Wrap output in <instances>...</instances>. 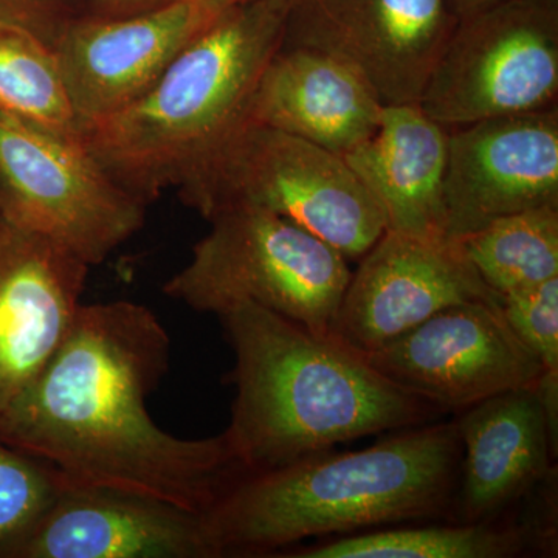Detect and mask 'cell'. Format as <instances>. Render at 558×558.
Returning a JSON list of instances; mask_svg holds the SVG:
<instances>
[{
    "mask_svg": "<svg viewBox=\"0 0 558 558\" xmlns=\"http://www.w3.org/2000/svg\"><path fill=\"white\" fill-rule=\"evenodd\" d=\"M197 2H201L202 5L207 7L209 11L220 16V14L227 13V11L253 2V0H197Z\"/></svg>",
    "mask_w": 558,
    "mask_h": 558,
    "instance_id": "27",
    "label": "cell"
},
{
    "mask_svg": "<svg viewBox=\"0 0 558 558\" xmlns=\"http://www.w3.org/2000/svg\"><path fill=\"white\" fill-rule=\"evenodd\" d=\"M218 317L234 352L227 379L236 389L222 435L242 475L429 424L444 413L329 332L248 303Z\"/></svg>",
    "mask_w": 558,
    "mask_h": 558,
    "instance_id": "2",
    "label": "cell"
},
{
    "mask_svg": "<svg viewBox=\"0 0 558 558\" xmlns=\"http://www.w3.org/2000/svg\"><path fill=\"white\" fill-rule=\"evenodd\" d=\"M83 16V0H0V17L35 32L51 46L70 22Z\"/></svg>",
    "mask_w": 558,
    "mask_h": 558,
    "instance_id": "24",
    "label": "cell"
},
{
    "mask_svg": "<svg viewBox=\"0 0 558 558\" xmlns=\"http://www.w3.org/2000/svg\"><path fill=\"white\" fill-rule=\"evenodd\" d=\"M269 9L277 11V13L286 16L288 11L292 9L293 5L300 2V0H263Z\"/></svg>",
    "mask_w": 558,
    "mask_h": 558,
    "instance_id": "28",
    "label": "cell"
},
{
    "mask_svg": "<svg viewBox=\"0 0 558 558\" xmlns=\"http://www.w3.org/2000/svg\"><path fill=\"white\" fill-rule=\"evenodd\" d=\"M284 20L263 0L227 11L145 94L84 126L87 148L146 205L178 189L245 120L260 73L281 49Z\"/></svg>",
    "mask_w": 558,
    "mask_h": 558,
    "instance_id": "4",
    "label": "cell"
},
{
    "mask_svg": "<svg viewBox=\"0 0 558 558\" xmlns=\"http://www.w3.org/2000/svg\"><path fill=\"white\" fill-rule=\"evenodd\" d=\"M558 0H499L459 17L421 108L447 128L557 106Z\"/></svg>",
    "mask_w": 558,
    "mask_h": 558,
    "instance_id": "8",
    "label": "cell"
},
{
    "mask_svg": "<svg viewBox=\"0 0 558 558\" xmlns=\"http://www.w3.org/2000/svg\"><path fill=\"white\" fill-rule=\"evenodd\" d=\"M457 421L399 429L366 449L238 476L207 512L216 557H275L307 538L457 515Z\"/></svg>",
    "mask_w": 558,
    "mask_h": 558,
    "instance_id": "3",
    "label": "cell"
},
{
    "mask_svg": "<svg viewBox=\"0 0 558 558\" xmlns=\"http://www.w3.org/2000/svg\"><path fill=\"white\" fill-rule=\"evenodd\" d=\"M17 558H218L202 513L160 499L80 486L60 497Z\"/></svg>",
    "mask_w": 558,
    "mask_h": 558,
    "instance_id": "15",
    "label": "cell"
},
{
    "mask_svg": "<svg viewBox=\"0 0 558 558\" xmlns=\"http://www.w3.org/2000/svg\"><path fill=\"white\" fill-rule=\"evenodd\" d=\"M84 16L95 20H116L160 9L174 0H83Z\"/></svg>",
    "mask_w": 558,
    "mask_h": 558,
    "instance_id": "25",
    "label": "cell"
},
{
    "mask_svg": "<svg viewBox=\"0 0 558 558\" xmlns=\"http://www.w3.org/2000/svg\"><path fill=\"white\" fill-rule=\"evenodd\" d=\"M457 520L487 523L549 478L556 451L535 384L462 411Z\"/></svg>",
    "mask_w": 558,
    "mask_h": 558,
    "instance_id": "16",
    "label": "cell"
},
{
    "mask_svg": "<svg viewBox=\"0 0 558 558\" xmlns=\"http://www.w3.org/2000/svg\"><path fill=\"white\" fill-rule=\"evenodd\" d=\"M381 105L343 62L306 47H282L267 62L245 120L347 156L373 137Z\"/></svg>",
    "mask_w": 558,
    "mask_h": 558,
    "instance_id": "17",
    "label": "cell"
},
{
    "mask_svg": "<svg viewBox=\"0 0 558 558\" xmlns=\"http://www.w3.org/2000/svg\"><path fill=\"white\" fill-rule=\"evenodd\" d=\"M444 199L447 236L492 220L558 207V109L449 128Z\"/></svg>",
    "mask_w": 558,
    "mask_h": 558,
    "instance_id": "12",
    "label": "cell"
},
{
    "mask_svg": "<svg viewBox=\"0 0 558 558\" xmlns=\"http://www.w3.org/2000/svg\"><path fill=\"white\" fill-rule=\"evenodd\" d=\"M447 156L449 128L428 117L421 105H391L381 109L373 137L343 157L379 205L387 230L449 240Z\"/></svg>",
    "mask_w": 558,
    "mask_h": 558,
    "instance_id": "18",
    "label": "cell"
},
{
    "mask_svg": "<svg viewBox=\"0 0 558 558\" xmlns=\"http://www.w3.org/2000/svg\"><path fill=\"white\" fill-rule=\"evenodd\" d=\"M359 260L329 333L362 355L446 307L501 300L481 279L458 240H422L385 230Z\"/></svg>",
    "mask_w": 558,
    "mask_h": 558,
    "instance_id": "11",
    "label": "cell"
},
{
    "mask_svg": "<svg viewBox=\"0 0 558 558\" xmlns=\"http://www.w3.org/2000/svg\"><path fill=\"white\" fill-rule=\"evenodd\" d=\"M458 241L499 299L558 277V207L502 216Z\"/></svg>",
    "mask_w": 558,
    "mask_h": 558,
    "instance_id": "20",
    "label": "cell"
},
{
    "mask_svg": "<svg viewBox=\"0 0 558 558\" xmlns=\"http://www.w3.org/2000/svg\"><path fill=\"white\" fill-rule=\"evenodd\" d=\"M178 189L202 218L230 207L266 209L348 260L362 258L387 230L343 156L255 121L234 128Z\"/></svg>",
    "mask_w": 558,
    "mask_h": 558,
    "instance_id": "5",
    "label": "cell"
},
{
    "mask_svg": "<svg viewBox=\"0 0 558 558\" xmlns=\"http://www.w3.org/2000/svg\"><path fill=\"white\" fill-rule=\"evenodd\" d=\"M165 295L220 315L255 304L328 333L348 288L349 260L296 223L255 207L219 209Z\"/></svg>",
    "mask_w": 558,
    "mask_h": 558,
    "instance_id": "6",
    "label": "cell"
},
{
    "mask_svg": "<svg viewBox=\"0 0 558 558\" xmlns=\"http://www.w3.org/2000/svg\"><path fill=\"white\" fill-rule=\"evenodd\" d=\"M553 538L538 520L524 524H399L343 535L278 558H512Z\"/></svg>",
    "mask_w": 558,
    "mask_h": 558,
    "instance_id": "19",
    "label": "cell"
},
{
    "mask_svg": "<svg viewBox=\"0 0 558 558\" xmlns=\"http://www.w3.org/2000/svg\"><path fill=\"white\" fill-rule=\"evenodd\" d=\"M0 112L62 134H81L57 50L35 32L0 17Z\"/></svg>",
    "mask_w": 558,
    "mask_h": 558,
    "instance_id": "21",
    "label": "cell"
},
{
    "mask_svg": "<svg viewBox=\"0 0 558 558\" xmlns=\"http://www.w3.org/2000/svg\"><path fill=\"white\" fill-rule=\"evenodd\" d=\"M146 207L81 134L0 112V209L94 267L142 230Z\"/></svg>",
    "mask_w": 558,
    "mask_h": 558,
    "instance_id": "7",
    "label": "cell"
},
{
    "mask_svg": "<svg viewBox=\"0 0 558 558\" xmlns=\"http://www.w3.org/2000/svg\"><path fill=\"white\" fill-rule=\"evenodd\" d=\"M170 355L168 330L149 307L83 303L61 347L0 414V439L69 483L207 512L242 473L222 433L175 438L150 417L146 399Z\"/></svg>",
    "mask_w": 558,
    "mask_h": 558,
    "instance_id": "1",
    "label": "cell"
},
{
    "mask_svg": "<svg viewBox=\"0 0 558 558\" xmlns=\"http://www.w3.org/2000/svg\"><path fill=\"white\" fill-rule=\"evenodd\" d=\"M64 484L49 462L0 439V558L20 557Z\"/></svg>",
    "mask_w": 558,
    "mask_h": 558,
    "instance_id": "22",
    "label": "cell"
},
{
    "mask_svg": "<svg viewBox=\"0 0 558 558\" xmlns=\"http://www.w3.org/2000/svg\"><path fill=\"white\" fill-rule=\"evenodd\" d=\"M457 24L447 0H300L281 46L343 62L384 106L418 105Z\"/></svg>",
    "mask_w": 558,
    "mask_h": 558,
    "instance_id": "9",
    "label": "cell"
},
{
    "mask_svg": "<svg viewBox=\"0 0 558 558\" xmlns=\"http://www.w3.org/2000/svg\"><path fill=\"white\" fill-rule=\"evenodd\" d=\"M392 384L446 411L537 384L545 366L515 336L499 301L454 304L365 355Z\"/></svg>",
    "mask_w": 558,
    "mask_h": 558,
    "instance_id": "10",
    "label": "cell"
},
{
    "mask_svg": "<svg viewBox=\"0 0 558 558\" xmlns=\"http://www.w3.org/2000/svg\"><path fill=\"white\" fill-rule=\"evenodd\" d=\"M89 270L0 209V414L68 337Z\"/></svg>",
    "mask_w": 558,
    "mask_h": 558,
    "instance_id": "14",
    "label": "cell"
},
{
    "mask_svg": "<svg viewBox=\"0 0 558 558\" xmlns=\"http://www.w3.org/2000/svg\"><path fill=\"white\" fill-rule=\"evenodd\" d=\"M499 307L545 369L558 371V277L501 296Z\"/></svg>",
    "mask_w": 558,
    "mask_h": 558,
    "instance_id": "23",
    "label": "cell"
},
{
    "mask_svg": "<svg viewBox=\"0 0 558 558\" xmlns=\"http://www.w3.org/2000/svg\"><path fill=\"white\" fill-rule=\"evenodd\" d=\"M447 2H449L451 11L457 14L459 20V17L469 16L475 11L486 9V7L497 3L499 0H447Z\"/></svg>",
    "mask_w": 558,
    "mask_h": 558,
    "instance_id": "26",
    "label": "cell"
},
{
    "mask_svg": "<svg viewBox=\"0 0 558 558\" xmlns=\"http://www.w3.org/2000/svg\"><path fill=\"white\" fill-rule=\"evenodd\" d=\"M220 16L197 0H174L134 16L70 22L53 47L81 131L145 94Z\"/></svg>",
    "mask_w": 558,
    "mask_h": 558,
    "instance_id": "13",
    "label": "cell"
}]
</instances>
